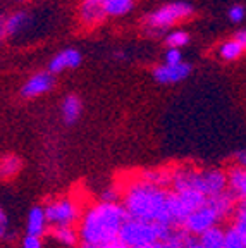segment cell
<instances>
[{
    "instance_id": "cell-1",
    "label": "cell",
    "mask_w": 246,
    "mask_h": 248,
    "mask_svg": "<svg viewBox=\"0 0 246 248\" xmlns=\"http://www.w3.org/2000/svg\"><path fill=\"white\" fill-rule=\"evenodd\" d=\"M127 219V212L123 203L104 200L90 207L81 219L79 238L83 243L104 247L108 241L119 238L123 224Z\"/></svg>"
},
{
    "instance_id": "cell-2",
    "label": "cell",
    "mask_w": 246,
    "mask_h": 248,
    "mask_svg": "<svg viewBox=\"0 0 246 248\" xmlns=\"http://www.w3.org/2000/svg\"><path fill=\"white\" fill-rule=\"evenodd\" d=\"M123 205L131 219L174 226L169 216V191L148 181H138L124 193Z\"/></svg>"
},
{
    "instance_id": "cell-3",
    "label": "cell",
    "mask_w": 246,
    "mask_h": 248,
    "mask_svg": "<svg viewBox=\"0 0 246 248\" xmlns=\"http://www.w3.org/2000/svg\"><path fill=\"white\" fill-rule=\"evenodd\" d=\"M170 183L174 186V191L196 190L207 198L217 197V195H222L227 191V176L219 169L177 170L170 178Z\"/></svg>"
},
{
    "instance_id": "cell-4",
    "label": "cell",
    "mask_w": 246,
    "mask_h": 248,
    "mask_svg": "<svg viewBox=\"0 0 246 248\" xmlns=\"http://www.w3.org/2000/svg\"><path fill=\"white\" fill-rule=\"evenodd\" d=\"M174 226L160 224V222H148L139 221V219H131L127 217L119 232V240L127 248H143L148 245L160 243L170 232Z\"/></svg>"
},
{
    "instance_id": "cell-5",
    "label": "cell",
    "mask_w": 246,
    "mask_h": 248,
    "mask_svg": "<svg viewBox=\"0 0 246 248\" xmlns=\"http://www.w3.org/2000/svg\"><path fill=\"white\" fill-rule=\"evenodd\" d=\"M207 202V197L196 190L169 191V216L174 228H181L184 221L195 210H198Z\"/></svg>"
},
{
    "instance_id": "cell-6",
    "label": "cell",
    "mask_w": 246,
    "mask_h": 248,
    "mask_svg": "<svg viewBox=\"0 0 246 248\" xmlns=\"http://www.w3.org/2000/svg\"><path fill=\"white\" fill-rule=\"evenodd\" d=\"M45 210V217L48 226H67V228H73V224L77 221L79 217V210L77 205L69 198H55L50 200L43 207Z\"/></svg>"
},
{
    "instance_id": "cell-7",
    "label": "cell",
    "mask_w": 246,
    "mask_h": 248,
    "mask_svg": "<svg viewBox=\"0 0 246 248\" xmlns=\"http://www.w3.org/2000/svg\"><path fill=\"white\" fill-rule=\"evenodd\" d=\"M193 14V7L186 2H172L167 4L164 7L157 9L155 12H152L146 17V26L155 28V30H166L167 26H170L176 21L188 17Z\"/></svg>"
},
{
    "instance_id": "cell-8",
    "label": "cell",
    "mask_w": 246,
    "mask_h": 248,
    "mask_svg": "<svg viewBox=\"0 0 246 248\" xmlns=\"http://www.w3.org/2000/svg\"><path fill=\"white\" fill-rule=\"evenodd\" d=\"M227 191L238 202L246 200V169L234 166L227 172Z\"/></svg>"
},
{
    "instance_id": "cell-9",
    "label": "cell",
    "mask_w": 246,
    "mask_h": 248,
    "mask_svg": "<svg viewBox=\"0 0 246 248\" xmlns=\"http://www.w3.org/2000/svg\"><path fill=\"white\" fill-rule=\"evenodd\" d=\"M189 71H191V66L186 64V62H181L177 66L164 64V66L157 67L154 74L158 83H177V81H183L189 74Z\"/></svg>"
},
{
    "instance_id": "cell-10",
    "label": "cell",
    "mask_w": 246,
    "mask_h": 248,
    "mask_svg": "<svg viewBox=\"0 0 246 248\" xmlns=\"http://www.w3.org/2000/svg\"><path fill=\"white\" fill-rule=\"evenodd\" d=\"M54 76L52 73H38L31 78L30 81L23 86L21 95L23 97H38L42 93H46L54 86Z\"/></svg>"
},
{
    "instance_id": "cell-11",
    "label": "cell",
    "mask_w": 246,
    "mask_h": 248,
    "mask_svg": "<svg viewBox=\"0 0 246 248\" xmlns=\"http://www.w3.org/2000/svg\"><path fill=\"white\" fill-rule=\"evenodd\" d=\"M81 64V54L74 48H67L57 54L50 61V73H61V71L67 69V67H77Z\"/></svg>"
},
{
    "instance_id": "cell-12",
    "label": "cell",
    "mask_w": 246,
    "mask_h": 248,
    "mask_svg": "<svg viewBox=\"0 0 246 248\" xmlns=\"http://www.w3.org/2000/svg\"><path fill=\"white\" fill-rule=\"evenodd\" d=\"M46 217L43 207H33L28 214V234H33V236L42 238L46 231Z\"/></svg>"
},
{
    "instance_id": "cell-13",
    "label": "cell",
    "mask_w": 246,
    "mask_h": 248,
    "mask_svg": "<svg viewBox=\"0 0 246 248\" xmlns=\"http://www.w3.org/2000/svg\"><path fill=\"white\" fill-rule=\"evenodd\" d=\"M105 16L102 0H85L81 5V17L85 23H96Z\"/></svg>"
},
{
    "instance_id": "cell-14",
    "label": "cell",
    "mask_w": 246,
    "mask_h": 248,
    "mask_svg": "<svg viewBox=\"0 0 246 248\" xmlns=\"http://www.w3.org/2000/svg\"><path fill=\"white\" fill-rule=\"evenodd\" d=\"M198 241L203 248H224V243H226V229L215 228L208 229L207 232H203L201 236H198Z\"/></svg>"
},
{
    "instance_id": "cell-15",
    "label": "cell",
    "mask_w": 246,
    "mask_h": 248,
    "mask_svg": "<svg viewBox=\"0 0 246 248\" xmlns=\"http://www.w3.org/2000/svg\"><path fill=\"white\" fill-rule=\"evenodd\" d=\"M21 166L23 162L17 155H4L0 159V179H12L21 170Z\"/></svg>"
},
{
    "instance_id": "cell-16",
    "label": "cell",
    "mask_w": 246,
    "mask_h": 248,
    "mask_svg": "<svg viewBox=\"0 0 246 248\" xmlns=\"http://www.w3.org/2000/svg\"><path fill=\"white\" fill-rule=\"evenodd\" d=\"M232 217H234V219H232L231 228L238 232L239 238H241L243 243H245V247H246V200H241L236 203Z\"/></svg>"
},
{
    "instance_id": "cell-17",
    "label": "cell",
    "mask_w": 246,
    "mask_h": 248,
    "mask_svg": "<svg viewBox=\"0 0 246 248\" xmlns=\"http://www.w3.org/2000/svg\"><path fill=\"white\" fill-rule=\"evenodd\" d=\"M81 114V100L76 95H69L62 104V117L65 124H73L77 121Z\"/></svg>"
},
{
    "instance_id": "cell-18",
    "label": "cell",
    "mask_w": 246,
    "mask_h": 248,
    "mask_svg": "<svg viewBox=\"0 0 246 248\" xmlns=\"http://www.w3.org/2000/svg\"><path fill=\"white\" fill-rule=\"evenodd\" d=\"M50 234L65 247H74L77 243V238H79V232H76L73 228H67V226H54L50 229Z\"/></svg>"
},
{
    "instance_id": "cell-19",
    "label": "cell",
    "mask_w": 246,
    "mask_h": 248,
    "mask_svg": "<svg viewBox=\"0 0 246 248\" xmlns=\"http://www.w3.org/2000/svg\"><path fill=\"white\" fill-rule=\"evenodd\" d=\"M102 4L108 16H123L133 9V0H102Z\"/></svg>"
},
{
    "instance_id": "cell-20",
    "label": "cell",
    "mask_w": 246,
    "mask_h": 248,
    "mask_svg": "<svg viewBox=\"0 0 246 248\" xmlns=\"http://www.w3.org/2000/svg\"><path fill=\"white\" fill-rule=\"evenodd\" d=\"M30 23V16L28 12H14L12 16H7V33L9 35H15L21 30L26 28V24Z\"/></svg>"
},
{
    "instance_id": "cell-21",
    "label": "cell",
    "mask_w": 246,
    "mask_h": 248,
    "mask_svg": "<svg viewBox=\"0 0 246 248\" xmlns=\"http://www.w3.org/2000/svg\"><path fill=\"white\" fill-rule=\"evenodd\" d=\"M243 45L236 40H231V42H226L222 46H220V55L227 61H232V59H238L239 55L243 54Z\"/></svg>"
},
{
    "instance_id": "cell-22",
    "label": "cell",
    "mask_w": 246,
    "mask_h": 248,
    "mask_svg": "<svg viewBox=\"0 0 246 248\" xmlns=\"http://www.w3.org/2000/svg\"><path fill=\"white\" fill-rule=\"evenodd\" d=\"M189 40L188 33H184V31H174V33H170L169 36H167V45L170 46V48H179V46L186 45Z\"/></svg>"
},
{
    "instance_id": "cell-23",
    "label": "cell",
    "mask_w": 246,
    "mask_h": 248,
    "mask_svg": "<svg viewBox=\"0 0 246 248\" xmlns=\"http://www.w3.org/2000/svg\"><path fill=\"white\" fill-rule=\"evenodd\" d=\"M224 248H246L243 240L239 238V234L234 231L232 228L226 229V243H224Z\"/></svg>"
},
{
    "instance_id": "cell-24",
    "label": "cell",
    "mask_w": 246,
    "mask_h": 248,
    "mask_svg": "<svg viewBox=\"0 0 246 248\" xmlns=\"http://www.w3.org/2000/svg\"><path fill=\"white\" fill-rule=\"evenodd\" d=\"M183 57H181V52L179 48H169V52L166 54V64L169 66H177V64H181Z\"/></svg>"
},
{
    "instance_id": "cell-25",
    "label": "cell",
    "mask_w": 246,
    "mask_h": 248,
    "mask_svg": "<svg viewBox=\"0 0 246 248\" xmlns=\"http://www.w3.org/2000/svg\"><path fill=\"white\" fill-rule=\"evenodd\" d=\"M23 248H43L42 238L33 236V234H26L23 240Z\"/></svg>"
},
{
    "instance_id": "cell-26",
    "label": "cell",
    "mask_w": 246,
    "mask_h": 248,
    "mask_svg": "<svg viewBox=\"0 0 246 248\" xmlns=\"http://www.w3.org/2000/svg\"><path fill=\"white\" fill-rule=\"evenodd\" d=\"M243 17H245V9L241 5H232L229 9V19L232 23H239V21H243Z\"/></svg>"
},
{
    "instance_id": "cell-27",
    "label": "cell",
    "mask_w": 246,
    "mask_h": 248,
    "mask_svg": "<svg viewBox=\"0 0 246 248\" xmlns=\"http://www.w3.org/2000/svg\"><path fill=\"white\" fill-rule=\"evenodd\" d=\"M7 228H9L7 216H5L4 209L0 207V240H4V238L7 236Z\"/></svg>"
},
{
    "instance_id": "cell-28",
    "label": "cell",
    "mask_w": 246,
    "mask_h": 248,
    "mask_svg": "<svg viewBox=\"0 0 246 248\" xmlns=\"http://www.w3.org/2000/svg\"><path fill=\"white\" fill-rule=\"evenodd\" d=\"M7 17L0 14V43L4 42V38L7 36Z\"/></svg>"
},
{
    "instance_id": "cell-29",
    "label": "cell",
    "mask_w": 246,
    "mask_h": 248,
    "mask_svg": "<svg viewBox=\"0 0 246 248\" xmlns=\"http://www.w3.org/2000/svg\"><path fill=\"white\" fill-rule=\"evenodd\" d=\"M100 248H127L126 245L123 243V241L117 238V240H114V241H108V243H105L104 247H100Z\"/></svg>"
},
{
    "instance_id": "cell-30",
    "label": "cell",
    "mask_w": 246,
    "mask_h": 248,
    "mask_svg": "<svg viewBox=\"0 0 246 248\" xmlns=\"http://www.w3.org/2000/svg\"><path fill=\"white\" fill-rule=\"evenodd\" d=\"M236 42H239L243 45V48H246V30L239 31L238 35H236Z\"/></svg>"
},
{
    "instance_id": "cell-31",
    "label": "cell",
    "mask_w": 246,
    "mask_h": 248,
    "mask_svg": "<svg viewBox=\"0 0 246 248\" xmlns=\"http://www.w3.org/2000/svg\"><path fill=\"white\" fill-rule=\"evenodd\" d=\"M238 166H241L246 169V150H241L238 154Z\"/></svg>"
},
{
    "instance_id": "cell-32",
    "label": "cell",
    "mask_w": 246,
    "mask_h": 248,
    "mask_svg": "<svg viewBox=\"0 0 246 248\" xmlns=\"http://www.w3.org/2000/svg\"><path fill=\"white\" fill-rule=\"evenodd\" d=\"M186 248H203V247H201V245H200V241L195 240V238H193V240L189 241L188 245H186Z\"/></svg>"
},
{
    "instance_id": "cell-33",
    "label": "cell",
    "mask_w": 246,
    "mask_h": 248,
    "mask_svg": "<svg viewBox=\"0 0 246 248\" xmlns=\"http://www.w3.org/2000/svg\"><path fill=\"white\" fill-rule=\"evenodd\" d=\"M81 248H100V247H95V245H88V243H83Z\"/></svg>"
}]
</instances>
